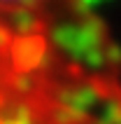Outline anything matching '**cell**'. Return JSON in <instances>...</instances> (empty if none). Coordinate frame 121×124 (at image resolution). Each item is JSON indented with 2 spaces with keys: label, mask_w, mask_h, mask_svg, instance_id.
I'll return each instance as SVG.
<instances>
[{
  "label": "cell",
  "mask_w": 121,
  "mask_h": 124,
  "mask_svg": "<svg viewBox=\"0 0 121 124\" xmlns=\"http://www.w3.org/2000/svg\"><path fill=\"white\" fill-rule=\"evenodd\" d=\"M0 2H14V0H0Z\"/></svg>",
  "instance_id": "6da1fadb"
}]
</instances>
